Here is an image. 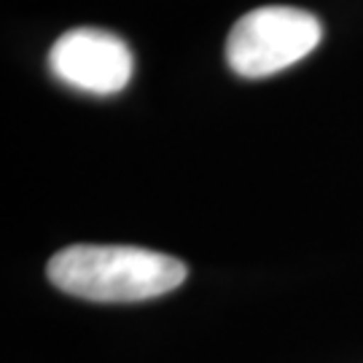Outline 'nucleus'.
Masks as SVG:
<instances>
[{
	"label": "nucleus",
	"mask_w": 363,
	"mask_h": 363,
	"mask_svg": "<svg viewBox=\"0 0 363 363\" xmlns=\"http://www.w3.org/2000/svg\"><path fill=\"white\" fill-rule=\"evenodd\" d=\"M49 67L54 78L67 86L108 97L130 84L135 57L130 46L113 33L76 27L54 40Z\"/></svg>",
	"instance_id": "nucleus-3"
},
{
	"label": "nucleus",
	"mask_w": 363,
	"mask_h": 363,
	"mask_svg": "<svg viewBox=\"0 0 363 363\" xmlns=\"http://www.w3.org/2000/svg\"><path fill=\"white\" fill-rule=\"evenodd\" d=\"M49 280L89 301H143L186 280V264L167 253L132 245H70L49 259Z\"/></svg>",
	"instance_id": "nucleus-1"
},
{
	"label": "nucleus",
	"mask_w": 363,
	"mask_h": 363,
	"mask_svg": "<svg viewBox=\"0 0 363 363\" xmlns=\"http://www.w3.org/2000/svg\"><path fill=\"white\" fill-rule=\"evenodd\" d=\"M323 38L320 19L291 6L253 9L234 22L226 62L237 76L267 78L310 57Z\"/></svg>",
	"instance_id": "nucleus-2"
}]
</instances>
